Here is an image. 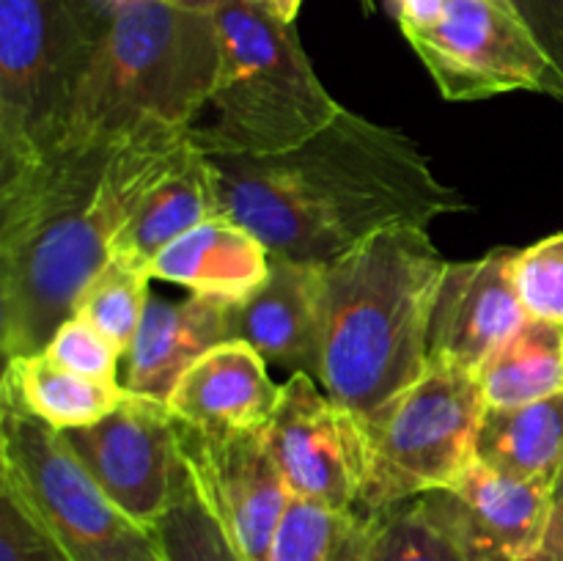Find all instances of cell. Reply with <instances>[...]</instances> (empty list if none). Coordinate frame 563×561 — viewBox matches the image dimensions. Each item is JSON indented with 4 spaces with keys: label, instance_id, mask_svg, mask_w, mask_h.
I'll list each match as a JSON object with an SVG mask.
<instances>
[{
    "label": "cell",
    "instance_id": "5b68a950",
    "mask_svg": "<svg viewBox=\"0 0 563 561\" xmlns=\"http://www.w3.org/2000/svg\"><path fill=\"white\" fill-rule=\"evenodd\" d=\"M220 75L190 141L203 154H278L300 146L344 105L324 88L295 25L256 0L214 11Z\"/></svg>",
    "mask_w": 563,
    "mask_h": 561
},
{
    "label": "cell",
    "instance_id": "52a82bcc",
    "mask_svg": "<svg viewBox=\"0 0 563 561\" xmlns=\"http://www.w3.org/2000/svg\"><path fill=\"white\" fill-rule=\"evenodd\" d=\"M484 413L478 374L429 358L410 388L372 418H355L361 432L357 512L377 515L451 487L478 460Z\"/></svg>",
    "mask_w": 563,
    "mask_h": 561
},
{
    "label": "cell",
    "instance_id": "8d00e7d4",
    "mask_svg": "<svg viewBox=\"0 0 563 561\" xmlns=\"http://www.w3.org/2000/svg\"><path fill=\"white\" fill-rule=\"evenodd\" d=\"M104 6H110V9H115V6H121V3H130V0H102Z\"/></svg>",
    "mask_w": 563,
    "mask_h": 561
},
{
    "label": "cell",
    "instance_id": "ba28073f",
    "mask_svg": "<svg viewBox=\"0 0 563 561\" xmlns=\"http://www.w3.org/2000/svg\"><path fill=\"white\" fill-rule=\"evenodd\" d=\"M0 487L69 561H165L154 528L126 515L69 454L58 429L0 405Z\"/></svg>",
    "mask_w": 563,
    "mask_h": 561
},
{
    "label": "cell",
    "instance_id": "74e56055",
    "mask_svg": "<svg viewBox=\"0 0 563 561\" xmlns=\"http://www.w3.org/2000/svg\"><path fill=\"white\" fill-rule=\"evenodd\" d=\"M256 3H262V0H256Z\"/></svg>",
    "mask_w": 563,
    "mask_h": 561
},
{
    "label": "cell",
    "instance_id": "277c9868",
    "mask_svg": "<svg viewBox=\"0 0 563 561\" xmlns=\"http://www.w3.org/2000/svg\"><path fill=\"white\" fill-rule=\"evenodd\" d=\"M218 75L214 11H190L168 0L115 6L60 146L126 135L143 124L192 130Z\"/></svg>",
    "mask_w": 563,
    "mask_h": 561
},
{
    "label": "cell",
    "instance_id": "484cf974",
    "mask_svg": "<svg viewBox=\"0 0 563 561\" xmlns=\"http://www.w3.org/2000/svg\"><path fill=\"white\" fill-rule=\"evenodd\" d=\"M515 284L528 319L563 328V231L517 251Z\"/></svg>",
    "mask_w": 563,
    "mask_h": 561
},
{
    "label": "cell",
    "instance_id": "7c38bea8",
    "mask_svg": "<svg viewBox=\"0 0 563 561\" xmlns=\"http://www.w3.org/2000/svg\"><path fill=\"white\" fill-rule=\"evenodd\" d=\"M179 438L192 482L242 559L269 561L291 493L269 454L264 429L207 438L179 424Z\"/></svg>",
    "mask_w": 563,
    "mask_h": 561
},
{
    "label": "cell",
    "instance_id": "d6a6232c",
    "mask_svg": "<svg viewBox=\"0 0 563 561\" xmlns=\"http://www.w3.org/2000/svg\"><path fill=\"white\" fill-rule=\"evenodd\" d=\"M262 3L267 6L275 16H280L284 22H291V25H295L297 14H300L302 9V0H262Z\"/></svg>",
    "mask_w": 563,
    "mask_h": 561
},
{
    "label": "cell",
    "instance_id": "ffe728a7",
    "mask_svg": "<svg viewBox=\"0 0 563 561\" xmlns=\"http://www.w3.org/2000/svg\"><path fill=\"white\" fill-rule=\"evenodd\" d=\"M126 396V385L82 377L55 363L44 350L5 361L0 380V405L14 407L58 432L102 421L124 405Z\"/></svg>",
    "mask_w": 563,
    "mask_h": 561
},
{
    "label": "cell",
    "instance_id": "f1b7e54d",
    "mask_svg": "<svg viewBox=\"0 0 563 561\" xmlns=\"http://www.w3.org/2000/svg\"><path fill=\"white\" fill-rule=\"evenodd\" d=\"M0 561H69L53 534L0 487Z\"/></svg>",
    "mask_w": 563,
    "mask_h": 561
},
{
    "label": "cell",
    "instance_id": "44dd1931",
    "mask_svg": "<svg viewBox=\"0 0 563 561\" xmlns=\"http://www.w3.org/2000/svg\"><path fill=\"white\" fill-rule=\"evenodd\" d=\"M478 462L506 476L555 484L563 468V391L531 405L484 413Z\"/></svg>",
    "mask_w": 563,
    "mask_h": 561
},
{
    "label": "cell",
    "instance_id": "4fadbf2b",
    "mask_svg": "<svg viewBox=\"0 0 563 561\" xmlns=\"http://www.w3.org/2000/svg\"><path fill=\"white\" fill-rule=\"evenodd\" d=\"M553 487L476 460L451 487L418 498L467 561H531L553 522Z\"/></svg>",
    "mask_w": 563,
    "mask_h": 561
},
{
    "label": "cell",
    "instance_id": "5bb4252c",
    "mask_svg": "<svg viewBox=\"0 0 563 561\" xmlns=\"http://www.w3.org/2000/svg\"><path fill=\"white\" fill-rule=\"evenodd\" d=\"M517 248H495L482 258L449 262L434 297L429 358L478 372L528 314L515 284Z\"/></svg>",
    "mask_w": 563,
    "mask_h": 561
},
{
    "label": "cell",
    "instance_id": "2e32d148",
    "mask_svg": "<svg viewBox=\"0 0 563 561\" xmlns=\"http://www.w3.org/2000/svg\"><path fill=\"white\" fill-rule=\"evenodd\" d=\"M319 267L273 256L253 295L229 306V341H245L291 374H319Z\"/></svg>",
    "mask_w": 563,
    "mask_h": 561
},
{
    "label": "cell",
    "instance_id": "9a60e30c",
    "mask_svg": "<svg viewBox=\"0 0 563 561\" xmlns=\"http://www.w3.org/2000/svg\"><path fill=\"white\" fill-rule=\"evenodd\" d=\"M280 399L267 361L245 341H223L203 352L176 383L168 407L181 427L207 438L262 432Z\"/></svg>",
    "mask_w": 563,
    "mask_h": 561
},
{
    "label": "cell",
    "instance_id": "9c48e42d",
    "mask_svg": "<svg viewBox=\"0 0 563 561\" xmlns=\"http://www.w3.org/2000/svg\"><path fill=\"white\" fill-rule=\"evenodd\" d=\"M388 9L451 102L511 91L563 102L559 75L515 0H388Z\"/></svg>",
    "mask_w": 563,
    "mask_h": 561
},
{
    "label": "cell",
    "instance_id": "d4e9b609",
    "mask_svg": "<svg viewBox=\"0 0 563 561\" xmlns=\"http://www.w3.org/2000/svg\"><path fill=\"white\" fill-rule=\"evenodd\" d=\"M154 534L165 561H245L203 501L192 473L168 512L154 522Z\"/></svg>",
    "mask_w": 563,
    "mask_h": 561
},
{
    "label": "cell",
    "instance_id": "1f68e13d",
    "mask_svg": "<svg viewBox=\"0 0 563 561\" xmlns=\"http://www.w3.org/2000/svg\"><path fill=\"white\" fill-rule=\"evenodd\" d=\"M531 561H563V531H559L553 522H550V531L542 550H539Z\"/></svg>",
    "mask_w": 563,
    "mask_h": 561
},
{
    "label": "cell",
    "instance_id": "7a4b0ae2",
    "mask_svg": "<svg viewBox=\"0 0 563 561\" xmlns=\"http://www.w3.org/2000/svg\"><path fill=\"white\" fill-rule=\"evenodd\" d=\"M209 165L220 215L291 262L330 264L379 231L467 209L410 135L350 108L289 152L212 154Z\"/></svg>",
    "mask_w": 563,
    "mask_h": 561
},
{
    "label": "cell",
    "instance_id": "ac0fdd59",
    "mask_svg": "<svg viewBox=\"0 0 563 561\" xmlns=\"http://www.w3.org/2000/svg\"><path fill=\"white\" fill-rule=\"evenodd\" d=\"M269 264L273 253L256 234L218 215L159 251L148 273L154 280L185 286L190 295L240 302L262 286Z\"/></svg>",
    "mask_w": 563,
    "mask_h": 561
},
{
    "label": "cell",
    "instance_id": "30bf717a",
    "mask_svg": "<svg viewBox=\"0 0 563 561\" xmlns=\"http://www.w3.org/2000/svg\"><path fill=\"white\" fill-rule=\"evenodd\" d=\"M58 435L102 493L148 528L168 512L190 476L170 407L132 391L102 421Z\"/></svg>",
    "mask_w": 563,
    "mask_h": 561
},
{
    "label": "cell",
    "instance_id": "4dcf8cb0",
    "mask_svg": "<svg viewBox=\"0 0 563 561\" xmlns=\"http://www.w3.org/2000/svg\"><path fill=\"white\" fill-rule=\"evenodd\" d=\"M368 534H372V520H368V515H361V512L344 515L339 534H335L330 561H366Z\"/></svg>",
    "mask_w": 563,
    "mask_h": 561
},
{
    "label": "cell",
    "instance_id": "e575fe53",
    "mask_svg": "<svg viewBox=\"0 0 563 561\" xmlns=\"http://www.w3.org/2000/svg\"><path fill=\"white\" fill-rule=\"evenodd\" d=\"M168 3L181 6V9L190 11H218L225 0H168Z\"/></svg>",
    "mask_w": 563,
    "mask_h": 561
},
{
    "label": "cell",
    "instance_id": "cb8c5ba5",
    "mask_svg": "<svg viewBox=\"0 0 563 561\" xmlns=\"http://www.w3.org/2000/svg\"><path fill=\"white\" fill-rule=\"evenodd\" d=\"M368 520L372 534L366 561H467L421 498L368 515Z\"/></svg>",
    "mask_w": 563,
    "mask_h": 561
},
{
    "label": "cell",
    "instance_id": "6da1fadb",
    "mask_svg": "<svg viewBox=\"0 0 563 561\" xmlns=\"http://www.w3.org/2000/svg\"><path fill=\"white\" fill-rule=\"evenodd\" d=\"M190 130L143 124L126 135L64 143L0 179V350L47 346L82 289L113 256L143 193L190 148Z\"/></svg>",
    "mask_w": 563,
    "mask_h": 561
},
{
    "label": "cell",
    "instance_id": "603a6c76",
    "mask_svg": "<svg viewBox=\"0 0 563 561\" xmlns=\"http://www.w3.org/2000/svg\"><path fill=\"white\" fill-rule=\"evenodd\" d=\"M152 280V273L141 264L124 256H110L108 264L82 289L75 317L91 322L99 333L113 341L121 355H126L146 314Z\"/></svg>",
    "mask_w": 563,
    "mask_h": 561
},
{
    "label": "cell",
    "instance_id": "4316f807",
    "mask_svg": "<svg viewBox=\"0 0 563 561\" xmlns=\"http://www.w3.org/2000/svg\"><path fill=\"white\" fill-rule=\"evenodd\" d=\"M344 515L291 495L275 531L269 561H330Z\"/></svg>",
    "mask_w": 563,
    "mask_h": 561
},
{
    "label": "cell",
    "instance_id": "8992f818",
    "mask_svg": "<svg viewBox=\"0 0 563 561\" xmlns=\"http://www.w3.org/2000/svg\"><path fill=\"white\" fill-rule=\"evenodd\" d=\"M110 16L102 0H0V179L60 146Z\"/></svg>",
    "mask_w": 563,
    "mask_h": 561
},
{
    "label": "cell",
    "instance_id": "3957f363",
    "mask_svg": "<svg viewBox=\"0 0 563 561\" xmlns=\"http://www.w3.org/2000/svg\"><path fill=\"white\" fill-rule=\"evenodd\" d=\"M445 267L427 226L385 229L319 267L317 383L350 416L372 418L423 374Z\"/></svg>",
    "mask_w": 563,
    "mask_h": 561
},
{
    "label": "cell",
    "instance_id": "7402d4cb",
    "mask_svg": "<svg viewBox=\"0 0 563 561\" xmlns=\"http://www.w3.org/2000/svg\"><path fill=\"white\" fill-rule=\"evenodd\" d=\"M487 410L531 405L563 391V328L528 319L478 369Z\"/></svg>",
    "mask_w": 563,
    "mask_h": 561
},
{
    "label": "cell",
    "instance_id": "8fae6325",
    "mask_svg": "<svg viewBox=\"0 0 563 561\" xmlns=\"http://www.w3.org/2000/svg\"><path fill=\"white\" fill-rule=\"evenodd\" d=\"M264 440L295 498L350 515L361 490V432L311 374H291Z\"/></svg>",
    "mask_w": 563,
    "mask_h": 561
},
{
    "label": "cell",
    "instance_id": "d590c367",
    "mask_svg": "<svg viewBox=\"0 0 563 561\" xmlns=\"http://www.w3.org/2000/svg\"><path fill=\"white\" fill-rule=\"evenodd\" d=\"M357 3H361L363 14H374L377 11V0H357Z\"/></svg>",
    "mask_w": 563,
    "mask_h": 561
},
{
    "label": "cell",
    "instance_id": "e0dca14e",
    "mask_svg": "<svg viewBox=\"0 0 563 561\" xmlns=\"http://www.w3.org/2000/svg\"><path fill=\"white\" fill-rule=\"evenodd\" d=\"M229 300L190 295L148 297L135 341L126 352V388L168 405L181 374L207 350L229 341Z\"/></svg>",
    "mask_w": 563,
    "mask_h": 561
},
{
    "label": "cell",
    "instance_id": "836d02e7",
    "mask_svg": "<svg viewBox=\"0 0 563 561\" xmlns=\"http://www.w3.org/2000/svg\"><path fill=\"white\" fill-rule=\"evenodd\" d=\"M553 526L559 528V531H563V468L553 487Z\"/></svg>",
    "mask_w": 563,
    "mask_h": 561
},
{
    "label": "cell",
    "instance_id": "f546056e",
    "mask_svg": "<svg viewBox=\"0 0 563 561\" xmlns=\"http://www.w3.org/2000/svg\"><path fill=\"white\" fill-rule=\"evenodd\" d=\"M515 6L542 44L563 88V0H515Z\"/></svg>",
    "mask_w": 563,
    "mask_h": 561
},
{
    "label": "cell",
    "instance_id": "83f0119b",
    "mask_svg": "<svg viewBox=\"0 0 563 561\" xmlns=\"http://www.w3.org/2000/svg\"><path fill=\"white\" fill-rule=\"evenodd\" d=\"M49 358L71 372L99 383H119V350L91 322L71 314L44 346Z\"/></svg>",
    "mask_w": 563,
    "mask_h": 561
},
{
    "label": "cell",
    "instance_id": "d6986e66",
    "mask_svg": "<svg viewBox=\"0 0 563 561\" xmlns=\"http://www.w3.org/2000/svg\"><path fill=\"white\" fill-rule=\"evenodd\" d=\"M220 196L212 165L196 143L148 187L113 242V256L152 267L159 251L203 220L218 218Z\"/></svg>",
    "mask_w": 563,
    "mask_h": 561
}]
</instances>
